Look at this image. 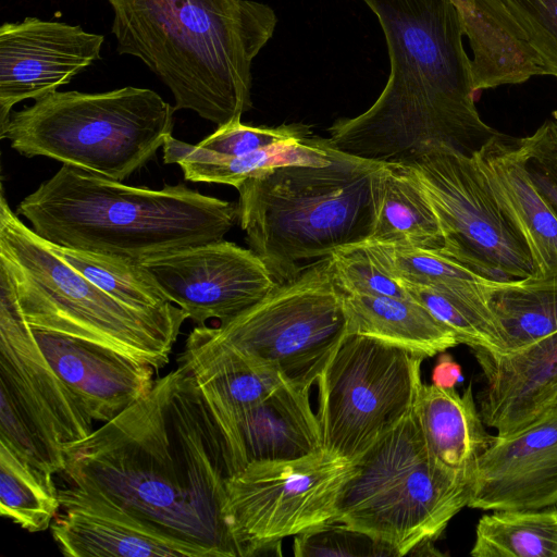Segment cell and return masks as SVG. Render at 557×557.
I'll return each instance as SVG.
<instances>
[{"instance_id": "cell-1", "label": "cell", "mask_w": 557, "mask_h": 557, "mask_svg": "<svg viewBox=\"0 0 557 557\" xmlns=\"http://www.w3.org/2000/svg\"><path fill=\"white\" fill-rule=\"evenodd\" d=\"M69 483L160 532L242 557L226 513V449L193 374L182 367L64 449Z\"/></svg>"}, {"instance_id": "cell-2", "label": "cell", "mask_w": 557, "mask_h": 557, "mask_svg": "<svg viewBox=\"0 0 557 557\" xmlns=\"http://www.w3.org/2000/svg\"><path fill=\"white\" fill-rule=\"evenodd\" d=\"M117 51L141 60L187 109L218 126L251 109V64L276 15L253 0H107Z\"/></svg>"}, {"instance_id": "cell-3", "label": "cell", "mask_w": 557, "mask_h": 557, "mask_svg": "<svg viewBox=\"0 0 557 557\" xmlns=\"http://www.w3.org/2000/svg\"><path fill=\"white\" fill-rule=\"evenodd\" d=\"M50 244L141 261L224 238L237 205L184 184L124 185L62 164L16 209Z\"/></svg>"}, {"instance_id": "cell-4", "label": "cell", "mask_w": 557, "mask_h": 557, "mask_svg": "<svg viewBox=\"0 0 557 557\" xmlns=\"http://www.w3.org/2000/svg\"><path fill=\"white\" fill-rule=\"evenodd\" d=\"M327 147V164L276 166L236 187L247 244L277 284L372 234L383 162Z\"/></svg>"}, {"instance_id": "cell-5", "label": "cell", "mask_w": 557, "mask_h": 557, "mask_svg": "<svg viewBox=\"0 0 557 557\" xmlns=\"http://www.w3.org/2000/svg\"><path fill=\"white\" fill-rule=\"evenodd\" d=\"M0 269L30 326L85 338L150 364L170 355L187 314L173 304L139 310L108 295L55 253L0 200Z\"/></svg>"}, {"instance_id": "cell-6", "label": "cell", "mask_w": 557, "mask_h": 557, "mask_svg": "<svg viewBox=\"0 0 557 557\" xmlns=\"http://www.w3.org/2000/svg\"><path fill=\"white\" fill-rule=\"evenodd\" d=\"M175 108L148 88L53 91L12 111L0 138L25 157H47L123 182L172 135Z\"/></svg>"}, {"instance_id": "cell-7", "label": "cell", "mask_w": 557, "mask_h": 557, "mask_svg": "<svg viewBox=\"0 0 557 557\" xmlns=\"http://www.w3.org/2000/svg\"><path fill=\"white\" fill-rule=\"evenodd\" d=\"M472 483L430 458L412 410L354 461L333 520L366 532L398 557L436 540L466 506Z\"/></svg>"}, {"instance_id": "cell-8", "label": "cell", "mask_w": 557, "mask_h": 557, "mask_svg": "<svg viewBox=\"0 0 557 557\" xmlns=\"http://www.w3.org/2000/svg\"><path fill=\"white\" fill-rule=\"evenodd\" d=\"M347 326L344 295L333 281L326 257L277 284L235 318L218 326L194 329L248 362L277 373L286 383L311 388Z\"/></svg>"}, {"instance_id": "cell-9", "label": "cell", "mask_w": 557, "mask_h": 557, "mask_svg": "<svg viewBox=\"0 0 557 557\" xmlns=\"http://www.w3.org/2000/svg\"><path fill=\"white\" fill-rule=\"evenodd\" d=\"M423 359L374 337L347 333L318 380L323 448L354 462L399 424L413 410Z\"/></svg>"}, {"instance_id": "cell-10", "label": "cell", "mask_w": 557, "mask_h": 557, "mask_svg": "<svg viewBox=\"0 0 557 557\" xmlns=\"http://www.w3.org/2000/svg\"><path fill=\"white\" fill-rule=\"evenodd\" d=\"M403 163L417 176L437 218L443 236L438 253L493 282L536 275L523 235L497 202L474 153L435 146Z\"/></svg>"}, {"instance_id": "cell-11", "label": "cell", "mask_w": 557, "mask_h": 557, "mask_svg": "<svg viewBox=\"0 0 557 557\" xmlns=\"http://www.w3.org/2000/svg\"><path fill=\"white\" fill-rule=\"evenodd\" d=\"M354 462L325 449L252 462L226 483V513L242 557L281 555V541L332 520Z\"/></svg>"}, {"instance_id": "cell-12", "label": "cell", "mask_w": 557, "mask_h": 557, "mask_svg": "<svg viewBox=\"0 0 557 557\" xmlns=\"http://www.w3.org/2000/svg\"><path fill=\"white\" fill-rule=\"evenodd\" d=\"M327 131L334 148L377 162H404L435 146L472 156L497 133L475 106L392 74L368 110L336 120Z\"/></svg>"}, {"instance_id": "cell-13", "label": "cell", "mask_w": 557, "mask_h": 557, "mask_svg": "<svg viewBox=\"0 0 557 557\" xmlns=\"http://www.w3.org/2000/svg\"><path fill=\"white\" fill-rule=\"evenodd\" d=\"M0 385L17 404L44 444L58 474L64 449L87 437L92 420L52 369L27 323L4 270L0 269Z\"/></svg>"}, {"instance_id": "cell-14", "label": "cell", "mask_w": 557, "mask_h": 557, "mask_svg": "<svg viewBox=\"0 0 557 557\" xmlns=\"http://www.w3.org/2000/svg\"><path fill=\"white\" fill-rule=\"evenodd\" d=\"M168 301L198 325L224 323L252 307L277 283L250 248L213 240L138 261Z\"/></svg>"}, {"instance_id": "cell-15", "label": "cell", "mask_w": 557, "mask_h": 557, "mask_svg": "<svg viewBox=\"0 0 557 557\" xmlns=\"http://www.w3.org/2000/svg\"><path fill=\"white\" fill-rule=\"evenodd\" d=\"M383 29L391 74L475 106L456 0H363Z\"/></svg>"}, {"instance_id": "cell-16", "label": "cell", "mask_w": 557, "mask_h": 557, "mask_svg": "<svg viewBox=\"0 0 557 557\" xmlns=\"http://www.w3.org/2000/svg\"><path fill=\"white\" fill-rule=\"evenodd\" d=\"M104 37L78 25L26 17L0 27V126L12 108L58 90L100 59Z\"/></svg>"}, {"instance_id": "cell-17", "label": "cell", "mask_w": 557, "mask_h": 557, "mask_svg": "<svg viewBox=\"0 0 557 557\" xmlns=\"http://www.w3.org/2000/svg\"><path fill=\"white\" fill-rule=\"evenodd\" d=\"M557 504V403L520 431L494 435L479 457L468 507L536 509Z\"/></svg>"}, {"instance_id": "cell-18", "label": "cell", "mask_w": 557, "mask_h": 557, "mask_svg": "<svg viewBox=\"0 0 557 557\" xmlns=\"http://www.w3.org/2000/svg\"><path fill=\"white\" fill-rule=\"evenodd\" d=\"M30 327L52 369L92 421L112 420L154 384L157 370L150 364L92 341Z\"/></svg>"}, {"instance_id": "cell-19", "label": "cell", "mask_w": 557, "mask_h": 557, "mask_svg": "<svg viewBox=\"0 0 557 557\" xmlns=\"http://www.w3.org/2000/svg\"><path fill=\"white\" fill-rule=\"evenodd\" d=\"M62 511L50 527L67 557H211L169 536L109 502L75 487L59 490Z\"/></svg>"}, {"instance_id": "cell-20", "label": "cell", "mask_w": 557, "mask_h": 557, "mask_svg": "<svg viewBox=\"0 0 557 557\" xmlns=\"http://www.w3.org/2000/svg\"><path fill=\"white\" fill-rule=\"evenodd\" d=\"M310 389L284 383L262 401L216 423L231 475L252 462L296 459L324 449Z\"/></svg>"}, {"instance_id": "cell-21", "label": "cell", "mask_w": 557, "mask_h": 557, "mask_svg": "<svg viewBox=\"0 0 557 557\" xmlns=\"http://www.w3.org/2000/svg\"><path fill=\"white\" fill-rule=\"evenodd\" d=\"M484 385L479 411L488 428L505 436L540 418L557 398V331L510 354L471 349Z\"/></svg>"}, {"instance_id": "cell-22", "label": "cell", "mask_w": 557, "mask_h": 557, "mask_svg": "<svg viewBox=\"0 0 557 557\" xmlns=\"http://www.w3.org/2000/svg\"><path fill=\"white\" fill-rule=\"evenodd\" d=\"M474 156L497 202L523 235L535 276L557 275V220L524 169L520 138L495 133Z\"/></svg>"}, {"instance_id": "cell-23", "label": "cell", "mask_w": 557, "mask_h": 557, "mask_svg": "<svg viewBox=\"0 0 557 557\" xmlns=\"http://www.w3.org/2000/svg\"><path fill=\"white\" fill-rule=\"evenodd\" d=\"M413 410L431 460L472 483L476 461L494 438L485 429L472 384L459 394L455 387L422 383Z\"/></svg>"}, {"instance_id": "cell-24", "label": "cell", "mask_w": 557, "mask_h": 557, "mask_svg": "<svg viewBox=\"0 0 557 557\" xmlns=\"http://www.w3.org/2000/svg\"><path fill=\"white\" fill-rule=\"evenodd\" d=\"M459 9L473 53L470 69L475 92L545 75L540 58L500 0H472Z\"/></svg>"}, {"instance_id": "cell-25", "label": "cell", "mask_w": 557, "mask_h": 557, "mask_svg": "<svg viewBox=\"0 0 557 557\" xmlns=\"http://www.w3.org/2000/svg\"><path fill=\"white\" fill-rule=\"evenodd\" d=\"M343 295L347 333L371 336L423 358L434 357L459 344L447 325L410 296Z\"/></svg>"}, {"instance_id": "cell-26", "label": "cell", "mask_w": 557, "mask_h": 557, "mask_svg": "<svg viewBox=\"0 0 557 557\" xmlns=\"http://www.w3.org/2000/svg\"><path fill=\"white\" fill-rule=\"evenodd\" d=\"M163 161L181 166L186 181L239 186L248 177L282 165H324L331 160L326 138L307 137L239 157H226L168 136Z\"/></svg>"}, {"instance_id": "cell-27", "label": "cell", "mask_w": 557, "mask_h": 557, "mask_svg": "<svg viewBox=\"0 0 557 557\" xmlns=\"http://www.w3.org/2000/svg\"><path fill=\"white\" fill-rule=\"evenodd\" d=\"M371 240L440 251L437 218L410 166L383 162L376 174V209Z\"/></svg>"}, {"instance_id": "cell-28", "label": "cell", "mask_w": 557, "mask_h": 557, "mask_svg": "<svg viewBox=\"0 0 557 557\" xmlns=\"http://www.w3.org/2000/svg\"><path fill=\"white\" fill-rule=\"evenodd\" d=\"M488 307L504 339L515 352L557 331V275L493 282Z\"/></svg>"}, {"instance_id": "cell-29", "label": "cell", "mask_w": 557, "mask_h": 557, "mask_svg": "<svg viewBox=\"0 0 557 557\" xmlns=\"http://www.w3.org/2000/svg\"><path fill=\"white\" fill-rule=\"evenodd\" d=\"M480 518L473 557H557V504L493 510Z\"/></svg>"}, {"instance_id": "cell-30", "label": "cell", "mask_w": 557, "mask_h": 557, "mask_svg": "<svg viewBox=\"0 0 557 557\" xmlns=\"http://www.w3.org/2000/svg\"><path fill=\"white\" fill-rule=\"evenodd\" d=\"M61 509L54 474L0 442V513L35 533L50 529Z\"/></svg>"}, {"instance_id": "cell-31", "label": "cell", "mask_w": 557, "mask_h": 557, "mask_svg": "<svg viewBox=\"0 0 557 557\" xmlns=\"http://www.w3.org/2000/svg\"><path fill=\"white\" fill-rule=\"evenodd\" d=\"M48 244L97 287L127 306L139 310H158L172 304L138 261Z\"/></svg>"}, {"instance_id": "cell-32", "label": "cell", "mask_w": 557, "mask_h": 557, "mask_svg": "<svg viewBox=\"0 0 557 557\" xmlns=\"http://www.w3.org/2000/svg\"><path fill=\"white\" fill-rule=\"evenodd\" d=\"M408 295L423 305L435 318L447 325L459 344L504 354L500 329L488 304L454 292L400 282Z\"/></svg>"}, {"instance_id": "cell-33", "label": "cell", "mask_w": 557, "mask_h": 557, "mask_svg": "<svg viewBox=\"0 0 557 557\" xmlns=\"http://www.w3.org/2000/svg\"><path fill=\"white\" fill-rule=\"evenodd\" d=\"M385 248L389 271L399 282L444 288L488 304L493 281L436 251L389 244Z\"/></svg>"}, {"instance_id": "cell-34", "label": "cell", "mask_w": 557, "mask_h": 557, "mask_svg": "<svg viewBox=\"0 0 557 557\" xmlns=\"http://www.w3.org/2000/svg\"><path fill=\"white\" fill-rule=\"evenodd\" d=\"M329 264L343 294L409 297L389 271L383 243L366 239L339 247L329 256Z\"/></svg>"}, {"instance_id": "cell-35", "label": "cell", "mask_w": 557, "mask_h": 557, "mask_svg": "<svg viewBox=\"0 0 557 557\" xmlns=\"http://www.w3.org/2000/svg\"><path fill=\"white\" fill-rule=\"evenodd\" d=\"M293 550L297 557H398L370 534L333 519L295 535Z\"/></svg>"}, {"instance_id": "cell-36", "label": "cell", "mask_w": 557, "mask_h": 557, "mask_svg": "<svg viewBox=\"0 0 557 557\" xmlns=\"http://www.w3.org/2000/svg\"><path fill=\"white\" fill-rule=\"evenodd\" d=\"M310 135V126L300 123L267 127L246 125L237 120L218 126L215 132L197 145L221 156L239 157L274 145L301 140Z\"/></svg>"}, {"instance_id": "cell-37", "label": "cell", "mask_w": 557, "mask_h": 557, "mask_svg": "<svg viewBox=\"0 0 557 557\" xmlns=\"http://www.w3.org/2000/svg\"><path fill=\"white\" fill-rule=\"evenodd\" d=\"M540 58L545 75L557 78V0H500Z\"/></svg>"}, {"instance_id": "cell-38", "label": "cell", "mask_w": 557, "mask_h": 557, "mask_svg": "<svg viewBox=\"0 0 557 557\" xmlns=\"http://www.w3.org/2000/svg\"><path fill=\"white\" fill-rule=\"evenodd\" d=\"M524 169L557 220V120H546L520 138Z\"/></svg>"}, {"instance_id": "cell-39", "label": "cell", "mask_w": 557, "mask_h": 557, "mask_svg": "<svg viewBox=\"0 0 557 557\" xmlns=\"http://www.w3.org/2000/svg\"><path fill=\"white\" fill-rule=\"evenodd\" d=\"M0 442L40 470L58 474L44 444L3 385H0Z\"/></svg>"}, {"instance_id": "cell-40", "label": "cell", "mask_w": 557, "mask_h": 557, "mask_svg": "<svg viewBox=\"0 0 557 557\" xmlns=\"http://www.w3.org/2000/svg\"><path fill=\"white\" fill-rule=\"evenodd\" d=\"M460 381H462L461 366L454 360L450 354L441 352L432 370V384L444 388H454Z\"/></svg>"}, {"instance_id": "cell-41", "label": "cell", "mask_w": 557, "mask_h": 557, "mask_svg": "<svg viewBox=\"0 0 557 557\" xmlns=\"http://www.w3.org/2000/svg\"><path fill=\"white\" fill-rule=\"evenodd\" d=\"M458 4L468 5L471 3V0H456Z\"/></svg>"}, {"instance_id": "cell-42", "label": "cell", "mask_w": 557, "mask_h": 557, "mask_svg": "<svg viewBox=\"0 0 557 557\" xmlns=\"http://www.w3.org/2000/svg\"><path fill=\"white\" fill-rule=\"evenodd\" d=\"M555 403H557V398H556Z\"/></svg>"}]
</instances>
